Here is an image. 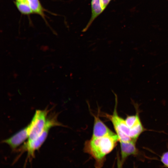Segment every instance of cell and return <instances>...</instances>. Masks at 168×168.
<instances>
[{
  "label": "cell",
  "instance_id": "cell-10",
  "mask_svg": "<svg viewBox=\"0 0 168 168\" xmlns=\"http://www.w3.org/2000/svg\"><path fill=\"white\" fill-rule=\"evenodd\" d=\"M14 4L18 11L22 14L29 15L33 13L26 1H15Z\"/></svg>",
  "mask_w": 168,
  "mask_h": 168
},
{
  "label": "cell",
  "instance_id": "cell-7",
  "mask_svg": "<svg viewBox=\"0 0 168 168\" xmlns=\"http://www.w3.org/2000/svg\"><path fill=\"white\" fill-rule=\"evenodd\" d=\"M93 116L94 120L92 137H100L114 133L101 120L98 115Z\"/></svg>",
  "mask_w": 168,
  "mask_h": 168
},
{
  "label": "cell",
  "instance_id": "cell-3",
  "mask_svg": "<svg viewBox=\"0 0 168 168\" xmlns=\"http://www.w3.org/2000/svg\"><path fill=\"white\" fill-rule=\"evenodd\" d=\"M61 125L57 120L55 116H51L46 119L45 126L40 135L35 139L26 144L28 156L30 157L34 156L35 151L38 149L46 139L49 129L53 126Z\"/></svg>",
  "mask_w": 168,
  "mask_h": 168
},
{
  "label": "cell",
  "instance_id": "cell-4",
  "mask_svg": "<svg viewBox=\"0 0 168 168\" xmlns=\"http://www.w3.org/2000/svg\"><path fill=\"white\" fill-rule=\"evenodd\" d=\"M47 111L46 110H36L30 124V131L27 142L35 139L41 133L46 122Z\"/></svg>",
  "mask_w": 168,
  "mask_h": 168
},
{
  "label": "cell",
  "instance_id": "cell-9",
  "mask_svg": "<svg viewBox=\"0 0 168 168\" xmlns=\"http://www.w3.org/2000/svg\"><path fill=\"white\" fill-rule=\"evenodd\" d=\"M33 13L38 14L46 21L44 14L45 9L39 0H26Z\"/></svg>",
  "mask_w": 168,
  "mask_h": 168
},
{
  "label": "cell",
  "instance_id": "cell-11",
  "mask_svg": "<svg viewBox=\"0 0 168 168\" xmlns=\"http://www.w3.org/2000/svg\"><path fill=\"white\" fill-rule=\"evenodd\" d=\"M161 161L164 166L168 167V151L163 154Z\"/></svg>",
  "mask_w": 168,
  "mask_h": 168
},
{
  "label": "cell",
  "instance_id": "cell-8",
  "mask_svg": "<svg viewBox=\"0 0 168 168\" xmlns=\"http://www.w3.org/2000/svg\"><path fill=\"white\" fill-rule=\"evenodd\" d=\"M91 17L86 27L82 31H85L89 28L94 20L103 11L100 5V0H91Z\"/></svg>",
  "mask_w": 168,
  "mask_h": 168
},
{
  "label": "cell",
  "instance_id": "cell-12",
  "mask_svg": "<svg viewBox=\"0 0 168 168\" xmlns=\"http://www.w3.org/2000/svg\"><path fill=\"white\" fill-rule=\"evenodd\" d=\"M111 0H100L101 7L104 11Z\"/></svg>",
  "mask_w": 168,
  "mask_h": 168
},
{
  "label": "cell",
  "instance_id": "cell-13",
  "mask_svg": "<svg viewBox=\"0 0 168 168\" xmlns=\"http://www.w3.org/2000/svg\"><path fill=\"white\" fill-rule=\"evenodd\" d=\"M26 0H15V1H25Z\"/></svg>",
  "mask_w": 168,
  "mask_h": 168
},
{
  "label": "cell",
  "instance_id": "cell-2",
  "mask_svg": "<svg viewBox=\"0 0 168 168\" xmlns=\"http://www.w3.org/2000/svg\"><path fill=\"white\" fill-rule=\"evenodd\" d=\"M115 104L112 114H105L104 116L111 121L119 138V141L128 142L132 140L131 129L128 127L125 119L119 115L117 111V99L115 96Z\"/></svg>",
  "mask_w": 168,
  "mask_h": 168
},
{
  "label": "cell",
  "instance_id": "cell-1",
  "mask_svg": "<svg viewBox=\"0 0 168 168\" xmlns=\"http://www.w3.org/2000/svg\"><path fill=\"white\" fill-rule=\"evenodd\" d=\"M118 141L119 138L114 133L100 137H91L85 142L84 151L94 159L95 167H101L106 156L114 149Z\"/></svg>",
  "mask_w": 168,
  "mask_h": 168
},
{
  "label": "cell",
  "instance_id": "cell-5",
  "mask_svg": "<svg viewBox=\"0 0 168 168\" xmlns=\"http://www.w3.org/2000/svg\"><path fill=\"white\" fill-rule=\"evenodd\" d=\"M137 140H132L128 142L119 141L120 144L121 157L118 163L119 167H122L126 159L129 156L135 155L138 153L136 147Z\"/></svg>",
  "mask_w": 168,
  "mask_h": 168
},
{
  "label": "cell",
  "instance_id": "cell-6",
  "mask_svg": "<svg viewBox=\"0 0 168 168\" xmlns=\"http://www.w3.org/2000/svg\"><path fill=\"white\" fill-rule=\"evenodd\" d=\"M30 131L29 124L28 126L2 142L8 145L12 149H15L28 138Z\"/></svg>",
  "mask_w": 168,
  "mask_h": 168
}]
</instances>
